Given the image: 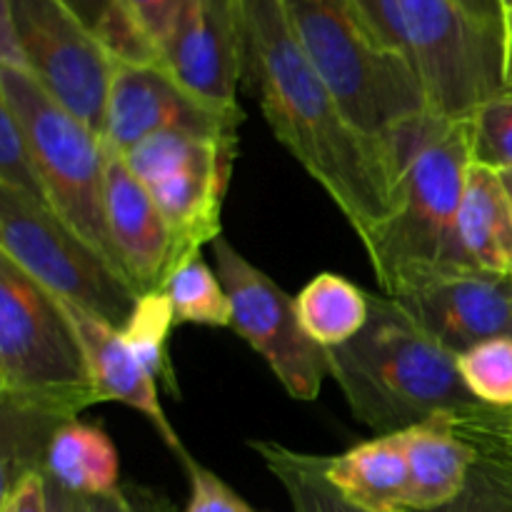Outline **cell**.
Masks as SVG:
<instances>
[{
	"mask_svg": "<svg viewBox=\"0 0 512 512\" xmlns=\"http://www.w3.org/2000/svg\"><path fill=\"white\" fill-rule=\"evenodd\" d=\"M243 83L278 143L328 193L365 245L395 213V173L383 143L365 135L300 45L283 0H230Z\"/></svg>",
	"mask_w": 512,
	"mask_h": 512,
	"instance_id": "obj_1",
	"label": "cell"
},
{
	"mask_svg": "<svg viewBox=\"0 0 512 512\" xmlns=\"http://www.w3.org/2000/svg\"><path fill=\"white\" fill-rule=\"evenodd\" d=\"M470 118L415 115L383 140L395 173V213L373 235L368 253L380 290L453 273L455 223L473 163Z\"/></svg>",
	"mask_w": 512,
	"mask_h": 512,
	"instance_id": "obj_2",
	"label": "cell"
},
{
	"mask_svg": "<svg viewBox=\"0 0 512 512\" xmlns=\"http://www.w3.org/2000/svg\"><path fill=\"white\" fill-rule=\"evenodd\" d=\"M328 363L353 418L378 435L478 405L458 358L385 293H370L368 323L350 343L328 350Z\"/></svg>",
	"mask_w": 512,
	"mask_h": 512,
	"instance_id": "obj_3",
	"label": "cell"
},
{
	"mask_svg": "<svg viewBox=\"0 0 512 512\" xmlns=\"http://www.w3.org/2000/svg\"><path fill=\"white\" fill-rule=\"evenodd\" d=\"M385 48L410 65L430 113L473 118L503 90V30L455 0H353Z\"/></svg>",
	"mask_w": 512,
	"mask_h": 512,
	"instance_id": "obj_4",
	"label": "cell"
},
{
	"mask_svg": "<svg viewBox=\"0 0 512 512\" xmlns=\"http://www.w3.org/2000/svg\"><path fill=\"white\" fill-rule=\"evenodd\" d=\"M290 25L348 118L383 143L400 123L430 113L423 85L385 48L353 0H283Z\"/></svg>",
	"mask_w": 512,
	"mask_h": 512,
	"instance_id": "obj_5",
	"label": "cell"
},
{
	"mask_svg": "<svg viewBox=\"0 0 512 512\" xmlns=\"http://www.w3.org/2000/svg\"><path fill=\"white\" fill-rule=\"evenodd\" d=\"M98 403L58 298L0 255V405L70 423Z\"/></svg>",
	"mask_w": 512,
	"mask_h": 512,
	"instance_id": "obj_6",
	"label": "cell"
},
{
	"mask_svg": "<svg viewBox=\"0 0 512 512\" xmlns=\"http://www.w3.org/2000/svg\"><path fill=\"white\" fill-rule=\"evenodd\" d=\"M0 105L13 113L28 138L43 178L48 208L125 275L110 238L105 210L103 138L50 98L43 85L25 70L0 65Z\"/></svg>",
	"mask_w": 512,
	"mask_h": 512,
	"instance_id": "obj_7",
	"label": "cell"
},
{
	"mask_svg": "<svg viewBox=\"0 0 512 512\" xmlns=\"http://www.w3.org/2000/svg\"><path fill=\"white\" fill-rule=\"evenodd\" d=\"M0 255L13 260L50 295L80 305L123 330L138 290L58 215L25 195L0 188Z\"/></svg>",
	"mask_w": 512,
	"mask_h": 512,
	"instance_id": "obj_8",
	"label": "cell"
},
{
	"mask_svg": "<svg viewBox=\"0 0 512 512\" xmlns=\"http://www.w3.org/2000/svg\"><path fill=\"white\" fill-rule=\"evenodd\" d=\"M25 70L95 135H105L118 58L60 0H0Z\"/></svg>",
	"mask_w": 512,
	"mask_h": 512,
	"instance_id": "obj_9",
	"label": "cell"
},
{
	"mask_svg": "<svg viewBox=\"0 0 512 512\" xmlns=\"http://www.w3.org/2000/svg\"><path fill=\"white\" fill-rule=\"evenodd\" d=\"M238 145L240 140L165 133L120 153L173 228L175 265L223 235L220 213Z\"/></svg>",
	"mask_w": 512,
	"mask_h": 512,
	"instance_id": "obj_10",
	"label": "cell"
},
{
	"mask_svg": "<svg viewBox=\"0 0 512 512\" xmlns=\"http://www.w3.org/2000/svg\"><path fill=\"white\" fill-rule=\"evenodd\" d=\"M215 273L233 305L230 328L270 365L290 398L310 403L330 378L328 350L308 338L290 298L225 235L210 243Z\"/></svg>",
	"mask_w": 512,
	"mask_h": 512,
	"instance_id": "obj_11",
	"label": "cell"
},
{
	"mask_svg": "<svg viewBox=\"0 0 512 512\" xmlns=\"http://www.w3.org/2000/svg\"><path fill=\"white\" fill-rule=\"evenodd\" d=\"M243 118V108H225L195 95L160 60H118L103 143L118 153H128L143 140L165 133L240 140Z\"/></svg>",
	"mask_w": 512,
	"mask_h": 512,
	"instance_id": "obj_12",
	"label": "cell"
},
{
	"mask_svg": "<svg viewBox=\"0 0 512 512\" xmlns=\"http://www.w3.org/2000/svg\"><path fill=\"white\" fill-rule=\"evenodd\" d=\"M390 298L455 358L485 340L512 338L510 275L433 273L410 280Z\"/></svg>",
	"mask_w": 512,
	"mask_h": 512,
	"instance_id": "obj_13",
	"label": "cell"
},
{
	"mask_svg": "<svg viewBox=\"0 0 512 512\" xmlns=\"http://www.w3.org/2000/svg\"><path fill=\"white\" fill-rule=\"evenodd\" d=\"M158 60L200 98L240 108L243 55L230 0H185L160 43Z\"/></svg>",
	"mask_w": 512,
	"mask_h": 512,
	"instance_id": "obj_14",
	"label": "cell"
},
{
	"mask_svg": "<svg viewBox=\"0 0 512 512\" xmlns=\"http://www.w3.org/2000/svg\"><path fill=\"white\" fill-rule=\"evenodd\" d=\"M105 210L115 253L140 295L160 290L178 260L175 233L123 155L105 145Z\"/></svg>",
	"mask_w": 512,
	"mask_h": 512,
	"instance_id": "obj_15",
	"label": "cell"
},
{
	"mask_svg": "<svg viewBox=\"0 0 512 512\" xmlns=\"http://www.w3.org/2000/svg\"><path fill=\"white\" fill-rule=\"evenodd\" d=\"M58 303L63 308L65 318L73 325L75 335H78V343L83 348L90 380H93V388L98 393L100 403L113 400V403L138 410L140 415H145L153 423L163 443L178 455L180 465L183 468L193 465L195 460L190 458L183 440H180V435L175 433L168 415H165L163 403H160L158 383L143 368V363L135 358L123 333L110 323H105L103 318L90 313V310L80 308V305H73L60 298Z\"/></svg>",
	"mask_w": 512,
	"mask_h": 512,
	"instance_id": "obj_16",
	"label": "cell"
},
{
	"mask_svg": "<svg viewBox=\"0 0 512 512\" xmlns=\"http://www.w3.org/2000/svg\"><path fill=\"white\" fill-rule=\"evenodd\" d=\"M510 275L512 278V203L498 170L470 163L463 203L455 223L453 273Z\"/></svg>",
	"mask_w": 512,
	"mask_h": 512,
	"instance_id": "obj_17",
	"label": "cell"
},
{
	"mask_svg": "<svg viewBox=\"0 0 512 512\" xmlns=\"http://www.w3.org/2000/svg\"><path fill=\"white\" fill-rule=\"evenodd\" d=\"M400 433L410 470L408 512H428L453 503L478 463V450L455 433L445 413Z\"/></svg>",
	"mask_w": 512,
	"mask_h": 512,
	"instance_id": "obj_18",
	"label": "cell"
},
{
	"mask_svg": "<svg viewBox=\"0 0 512 512\" xmlns=\"http://www.w3.org/2000/svg\"><path fill=\"white\" fill-rule=\"evenodd\" d=\"M323 473L335 490L370 512H408L410 470L403 433L378 435L348 453L323 458Z\"/></svg>",
	"mask_w": 512,
	"mask_h": 512,
	"instance_id": "obj_19",
	"label": "cell"
},
{
	"mask_svg": "<svg viewBox=\"0 0 512 512\" xmlns=\"http://www.w3.org/2000/svg\"><path fill=\"white\" fill-rule=\"evenodd\" d=\"M45 475L83 498L105 495L120 485V455L100 425L70 420L50 440Z\"/></svg>",
	"mask_w": 512,
	"mask_h": 512,
	"instance_id": "obj_20",
	"label": "cell"
},
{
	"mask_svg": "<svg viewBox=\"0 0 512 512\" xmlns=\"http://www.w3.org/2000/svg\"><path fill=\"white\" fill-rule=\"evenodd\" d=\"M295 310L310 340L325 350L350 343L370 318V293L338 273H318L298 295Z\"/></svg>",
	"mask_w": 512,
	"mask_h": 512,
	"instance_id": "obj_21",
	"label": "cell"
},
{
	"mask_svg": "<svg viewBox=\"0 0 512 512\" xmlns=\"http://www.w3.org/2000/svg\"><path fill=\"white\" fill-rule=\"evenodd\" d=\"M250 448L263 458L280 483L293 512H370L345 500L323 473L320 455L298 453L273 440H250Z\"/></svg>",
	"mask_w": 512,
	"mask_h": 512,
	"instance_id": "obj_22",
	"label": "cell"
},
{
	"mask_svg": "<svg viewBox=\"0 0 512 512\" xmlns=\"http://www.w3.org/2000/svg\"><path fill=\"white\" fill-rule=\"evenodd\" d=\"M165 295L173 303L175 323L203 325V328H230L233 305L220 283L218 273L205 263L203 253H193L175 265L163 283Z\"/></svg>",
	"mask_w": 512,
	"mask_h": 512,
	"instance_id": "obj_23",
	"label": "cell"
},
{
	"mask_svg": "<svg viewBox=\"0 0 512 512\" xmlns=\"http://www.w3.org/2000/svg\"><path fill=\"white\" fill-rule=\"evenodd\" d=\"M173 325L178 323H175L170 298L163 290H150V293L138 295L133 313L120 333L128 340L135 358L153 375L155 383H160V388L168 390L173 398H180V385L175 380L168 353V338Z\"/></svg>",
	"mask_w": 512,
	"mask_h": 512,
	"instance_id": "obj_24",
	"label": "cell"
},
{
	"mask_svg": "<svg viewBox=\"0 0 512 512\" xmlns=\"http://www.w3.org/2000/svg\"><path fill=\"white\" fill-rule=\"evenodd\" d=\"M85 28L98 35L118 60L130 63H153L158 60L153 45L148 43L138 25L130 20L120 0H60Z\"/></svg>",
	"mask_w": 512,
	"mask_h": 512,
	"instance_id": "obj_25",
	"label": "cell"
},
{
	"mask_svg": "<svg viewBox=\"0 0 512 512\" xmlns=\"http://www.w3.org/2000/svg\"><path fill=\"white\" fill-rule=\"evenodd\" d=\"M458 373L478 403L512 408V338H493L458 358Z\"/></svg>",
	"mask_w": 512,
	"mask_h": 512,
	"instance_id": "obj_26",
	"label": "cell"
},
{
	"mask_svg": "<svg viewBox=\"0 0 512 512\" xmlns=\"http://www.w3.org/2000/svg\"><path fill=\"white\" fill-rule=\"evenodd\" d=\"M473 123V163L498 173L512 170V88L485 100L470 118Z\"/></svg>",
	"mask_w": 512,
	"mask_h": 512,
	"instance_id": "obj_27",
	"label": "cell"
},
{
	"mask_svg": "<svg viewBox=\"0 0 512 512\" xmlns=\"http://www.w3.org/2000/svg\"><path fill=\"white\" fill-rule=\"evenodd\" d=\"M0 188L25 195L48 208L43 178L28 138L5 105H0Z\"/></svg>",
	"mask_w": 512,
	"mask_h": 512,
	"instance_id": "obj_28",
	"label": "cell"
},
{
	"mask_svg": "<svg viewBox=\"0 0 512 512\" xmlns=\"http://www.w3.org/2000/svg\"><path fill=\"white\" fill-rule=\"evenodd\" d=\"M428 512H512V463L480 455L458 498Z\"/></svg>",
	"mask_w": 512,
	"mask_h": 512,
	"instance_id": "obj_29",
	"label": "cell"
},
{
	"mask_svg": "<svg viewBox=\"0 0 512 512\" xmlns=\"http://www.w3.org/2000/svg\"><path fill=\"white\" fill-rule=\"evenodd\" d=\"M455 433L473 445L478 455L503 458L512 463V408H490V405H473V408L445 413Z\"/></svg>",
	"mask_w": 512,
	"mask_h": 512,
	"instance_id": "obj_30",
	"label": "cell"
},
{
	"mask_svg": "<svg viewBox=\"0 0 512 512\" xmlns=\"http://www.w3.org/2000/svg\"><path fill=\"white\" fill-rule=\"evenodd\" d=\"M185 473L190 478V498L183 512H258L250 508L223 478H218L213 470L203 468L200 463L188 465Z\"/></svg>",
	"mask_w": 512,
	"mask_h": 512,
	"instance_id": "obj_31",
	"label": "cell"
},
{
	"mask_svg": "<svg viewBox=\"0 0 512 512\" xmlns=\"http://www.w3.org/2000/svg\"><path fill=\"white\" fill-rule=\"evenodd\" d=\"M85 512H178L170 498L148 485L120 483L105 495L85 498Z\"/></svg>",
	"mask_w": 512,
	"mask_h": 512,
	"instance_id": "obj_32",
	"label": "cell"
},
{
	"mask_svg": "<svg viewBox=\"0 0 512 512\" xmlns=\"http://www.w3.org/2000/svg\"><path fill=\"white\" fill-rule=\"evenodd\" d=\"M183 3L185 0H120L125 13H128L130 20L138 25L140 33L148 38V43L153 45L155 53H158L160 43L165 40L168 30L173 28Z\"/></svg>",
	"mask_w": 512,
	"mask_h": 512,
	"instance_id": "obj_33",
	"label": "cell"
},
{
	"mask_svg": "<svg viewBox=\"0 0 512 512\" xmlns=\"http://www.w3.org/2000/svg\"><path fill=\"white\" fill-rule=\"evenodd\" d=\"M0 512H50L48 478L45 473H28L0 493Z\"/></svg>",
	"mask_w": 512,
	"mask_h": 512,
	"instance_id": "obj_34",
	"label": "cell"
},
{
	"mask_svg": "<svg viewBox=\"0 0 512 512\" xmlns=\"http://www.w3.org/2000/svg\"><path fill=\"white\" fill-rule=\"evenodd\" d=\"M465 13L473 15L475 20H480L483 25L495 30H503V5L500 0H455Z\"/></svg>",
	"mask_w": 512,
	"mask_h": 512,
	"instance_id": "obj_35",
	"label": "cell"
},
{
	"mask_svg": "<svg viewBox=\"0 0 512 512\" xmlns=\"http://www.w3.org/2000/svg\"><path fill=\"white\" fill-rule=\"evenodd\" d=\"M45 478H48V475H45ZM48 503H50V512H85L83 495L70 493L68 488L55 483L53 478H48Z\"/></svg>",
	"mask_w": 512,
	"mask_h": 512,
	"instance_id": "obj_36",
	"label": "cell"
},
{
	"mask_svg": "<svg viewBox=\"0 0 512 512\" xmlns=\"http://www.w3.org/2000/svg\"><path fill=\"white\" fill-rule=\"evenodd\" d=\"M503 88H512V8L503 15Z\"/></svg>",
	"mask_w": 512,
	"mask_h": 512,
	"instance_id": "obj_37",
	"label": "cell"
},
{
	"mask_svg": "<svg viewBox=\"0 0 512 512\" xmlns=\"http://www.w3.org/2000/svg\"><path fill=\"white\" fill-rule=\"evenodd\" d=\"M500 178H503V183H505V190H508V195H510V203H512V170H503V173H500Z\"/></svg>",
	"mask_w": 512,
	"mask_h": 512,
	"instance_id": "obj_38",
	"label": "cell"
},
{
	"mask_svg": "<svg viewBox=\"0 0 512 512\" xmlns=\"http://www.w3.org/2000/svg\"><path fill=\"white\" fill-rule=\"evenodd\" d=\"M500 5H503V10H508L512 8V0H500Z\"/></svg>",
	"mask_w": 512,
	"mask_h": 512,
	"instance_id": "obj_39",
	"label": "cell"
}]
</instances>
